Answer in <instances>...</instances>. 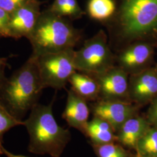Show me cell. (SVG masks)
<instances>
[{
  "label": "cell",
  "instance_id": "cell-18",
  "mask_svg": "<svg viewBox=\"0 0 157 157\" xmlns=\"http://www.w3.org/2000/svg\"><path fill=\"white\" fill-rule=\"evenodd\" d=\"M93 148L98 157H135L131 151L117 142L104 144H93Z\"/></svg>",
  "mask_w": 157,
  "mask_h": 157
},
{
  "label": "cell",
  "instance_id": "cell-24",
  "mask_svg": "<svg viewBox=\"0 0 157 157\" xmlns=\"http://www.w3.org/2000/svg\"><path fill=\"white\" fill-rule=\"evenodd\" d=\"M67 0H55L50 11L58 16L64 17V12Z\"/></svg>",
  "mask_w": 157,
  "mask_h": 157
},
{
  "label": "cell",
  "instance_id": "cell-19",
  "mask_svg": "<svg viewBox=\"0 0 157 157\" xmlns=\"http://www.w3.org/2000/svg\"><path fill=\"white\" fill-rule=\"evenodd\" d=\"M19 125H23V121L15 118L0 104V144H2L4 136L6 132Z\"/></svg>",
  "mask_w": 157,
  "mask_h": 157
},
{
  "label": "cell",
  "instance_id": "cell-7",
  "mask_svg": "<svg viewBox=\"0 0 157 157\" xmlns=\"http://www.w3.org/2000/svg\"><path fill=\"white\" fill-rule=\"evenodd\" d=\"M90 76L95 78L99 86L98 100L130 102L129 75L121 67L113 66L102 73Z\"/></svg>",
  "mask_w": 157,
  "mask_h": 157
},
{
  "label": "cell",
  "instance_id": "cell-11",
  "mask_svg": "<svg viewBox=\"0 0 157 157\" xmlns=\"http://www.w3.org/2000/svg\"><path fill=\"white\" fill-rule=\"evenodd\" d=\"M153 49L149 44L135 41L122 51L119 54L117 62L119 67L129 75L146 69L144 67L151 58Z\"/></svg>",
  "mask_w": 157,
  "mask_h": 157
},
{
  "label": "cell",
  "instance_id": "cell-21",
  "mask_svg": "<svg viewBox=\"0 0 157 157\" xmlns=\"http://www.w3.org/2000/svg\"><path fill=\"white\" fill-rule=\"evenodd\" d=\"M10 14L0 8V38L10 37L9 22Z\"/></svg>",
  "mask_w": 157,
  "mask_h": 157
},
{
  "label": "cell",
  "instance_id": "cell-27",
  "mask_svg": "<svg viewBox=\"0 0 157 157\" xmlns=\"http://www.w3.org/2000/svg\"><path fill=\"white\" fill-rule=\"evenodd\" d=\"M2 155V152L1 151V150H0V157Z\"/></svg>",
  "mask_w": 157,
  "mask_h": 157
},
{
  "label": "cell",
  "instance_id": "cell-6",
  "mask_svg": "<svg viewBox=\"0 0 157 157\" xmlns=\"http://www.w3.org/2000/svg\"><path fill=\"white\" fill-rule=\"evenodd\" d=\"M75 51L69 49L34 57L44 89L60 90L65 87L71 76L77 71L74 64Z\"/></svg>",
  "mask_w": 157,
  "mask_h": 157
},
{
  "label": "cell",
  "instance_id": "cell-3",
  "mask_svg": "<svg viewBox=\"0 0 157 157\" xmlns=\"http://www.w3.org/2000/svg\"><path fill=\"white\" fill-rule=\"evenodd\" d=\"M32 47L31 56L74 49L80 39L79 31L63 17L50 11L40 13L27 38Z\"/></svg>",
  "mask_w": 157,
  "mask_h": 157
},
{
  "label": "cell",
  "instance_id": "cell-8",
  "mask_svg": "<svg viewBox=\"0 0 157 157\" xmlns=\"http://www.w3.org/2000/svg\"><path fill=\"white\" fill-rule=\"evenodd\" d=\"M139 106L128 101L98 100L91 106L94 117L111 124L117 133L125 122L138 115Z\"/></svg>",
  "mask_w": 157,
  "mask_h": 157
},
{
  "label": "cell",
  "instance_id": "cell-17",
  "mask_svg": "<svg viewBox=\"0 0 157 157\" xmlns=\"http://www.w3.org/2000/svg\"><path fill=\"white\" fill-rule=\"evenodd\" d=\"M115 10V6L112 0H90L88 4L90 17L100 21L112 17Z\"/></svg>",
  "mask_w": 157,
  "mask_h": 157
},
{
  "label": "cell",
  "instance_id": "cell-1",
  "mask_svg": "<svg viewBox=\"0 0 157 157\" xmlns=\"http://www.w3.org/2000/svg\"><path fill=\"white\" fill-rule=\"evenodd\" d=\"M43 89L36 59L30 56L23 66L6 79L0 89V104L12 116L22 121L38 104Z\"/></svg>",
  "mask_w": 157,
  "mask_h": 157
},
{
  "label": "cell",
  "instance_id": "cell-14",
  "mask_svg": "<svg viewBox=\"0 0 157 157\" xmlns=\"http://www.w3.org/2000/svg\"><path fill=\"white\" fill-rule=\"evenodd\" d=\"M84 134L90 139L92 144L100 145L117 142V133L111 124L97 117L89 121Z\"/></svg>",
  "mask_w": 157,
  "mask_h": 157
},
{
  "label": "cell",
  "instance_id": "cell-16",
  "mask_svg": "<svg viewBox=\"0 0 157 157\" xmlns=\"http://www.w3.org/2000/svg\"><path fill=\"white\" fill-rule=\"evenodd\" d=\"M136 156L157 157V128H150L137 143Z\"/></svg>",
  "mask_w": 157,
  "mask_h": 157
},
{
  "label": "cell",
  "instance_id": "cell-5",
  "mask_svg": "<svg viewBox=\"0 0 157 157\" xmlns=\"http://www.w3.org/2000/svg\"><path fill=\"white\" fill-rule=\"evenodd\" d=\"M115 58L108 44L105 32L100 30L83 45L75 51L74 64L77 71L93 76L113 67Z\"/></svg>",
  "mask_w": 157,
  "mask_h": 157
},
{
  "label": "cell",
  "instance_id": "cell-13",
  "mask_svg": "<svg viewBox=\"0 0 157 157\" xmlns=\"http://www.w3.org/2000/svg\"><path fill=\"white\" fill-rule=\"evenodd\" d=\"M150 128L147 119L137 115L125 122L118 130L117 143L130 151H135L138 141Z\"/></svg>",
  "mask_w": 157,
  "mask_h": 157
},
{
  "label": "cell",
  "instance_id": "cell-10",
  "mask_svg": "<svg viewBox=\"0 0 157 157\" xmlns=\"http://www.w3.org/2000/svg\"><path fill=\"white\" fill-rule=\"evenodd\" d=\"M39 6L36 0H32L10 14L9 36L15 39L28 38L39 19Z\"/></svg>",
  "mask_w": 157,
  "mask_h": 157
},
{
  "label": "cell",
  "instance_id": "cell-12",
  "mask_svg": "<svg viewBox=\"0 0 157 157\" xmlns=\"http://www.w3.org/2000/svg\"><path fill=\"white\" fill-rule=\"evenodd\" d=\"M89 114L90 109L87 101L72 89L67 90V103L62 115L67 124L84 133Z\"/></svg>",
  "mask_w": 157,
  "mask_h": 157
},
{
  "label": "cell",
  "instance_id": "cell-4",
  "mask_svg": "<svg viewBox=\"0 0 157 157\" xmlns=\"http://www.w3.org/2000/svg\"><path fill=\"white\" fill-rule=\"evenodd\" d=\"M119 40L130 44L157 30V0H123L115 25Z\"/></svg>",
  "mask_w": 157,
  "mask_h": 157
},
{
  "label": "cell",
  "instance_id": "cell-22",
  "mask_svg": "<svg viewBox=\"0 0 157 157\" xmlns=\"http://www.w3.org/2000/svg\"><path fill=\"white\" fill-rule=\"evenodd\" d=\"M81 11L76 0H67L64 12V17L76 18L80 16Z\"/></svg>",
  "mask_w": 157,
  "mask_h": 157
},
{
  "label": "cell",
  "instance_id": "cell-9",
  "mask_svg": "<svg viewBox=\"0 0 157 157\" xmlns=\"http://www.w3.org/2000/svg\"><path fill=\"white\" fill-rule=\"evenodd\" d=\"M157 97L156 70L146 69L129 75V100L139 106L151 102Z\"/></svg>",
  "mask_w": 157,
  "mask_h": 157
},
{
  "label": "cell",
  "instance_id": "cell-15",
  "mask_svg": "<svg viewBox=\"0 0 157 157\" xmlns=\"http://www.w3.org/2000/svg\"><path fill=\"white\" fill-rule=\"evenodd\" d=\"M71 89L86 101L99 98V86L95 78L86 73L76 71L69 80Z\"/></svg>",
  "mask_w": 157,
  "mask_h": 157
},
{
  "label": "cell",
  "instance_id": "cell-28",
  "mask_svg": "<svg viewBox=\"0 0 157 157\" xmlns=\"http://www.w3.org/2000/svg\"><path fill=\"white\" fill-rule=\"evenodd\" d=\"M155 70H156V72H157V68H156V69H155Z\"/></svg>",
  "mask_w": 157,
  "mask_h": 157
},
{
  "label": "cell",
  "instance_id": "cell-26",
  "mask_svg": "<svg viewBox=\"0 0 157 157\" xmlns=\"http://www.w3.org/2000/svg\"><path fill=\"white\" fill-rule=\"evenodd\" d=\"M0 150L2 152V154L5 155L6 157H29L23 155H19V154H14L11 152L8 151L6 148L2 146V144H0Z\"/></svg>",
  "mask_w": 157,
  "mask_h": 157
},
{
  "label": "cell",
  "instance_id": "cell-25",
  "mask_svg": "<svg viewBox=\"0 0 157 157\" xmlns=\"http://www.w3.org/2000/svg\"><path fill=\"white\" fill-rule=\"evenodd\" d=\"M6 60V58H0V89L6 79L5 76V69L8 65Z\"/></svg>",
  "mask_w": 157,
  "mask_h": 157
},
{
  "label": "cell",
  "instance_id": "cell-29",
  "mask_svg": "<svg viewBox=\"0 0 157 157\" xmlns=\"http://www.w3.org/2000/svg\"></svg>",
  "mask_w": 157,
  "mask_h": 157
},
{
  "label": "cell",
  "instance_id": "cell-2",
  "mask_svg": "<svg viewBox=\"0 0 157 157\" xmlns=\"http://www.w3.org/2000/svg\"><path fill=\"white\" fill-rule=\"evenodd\" d=\"M55 98L47 105L37 104L23 121L30 136L29 151L34 154H48L60 157L71 139L68 129L61 127L54 117L52 106Z\"/></svg>",
  "mask_w": 157,
  "mask_h": 157
},
{
  "label": "cell",
  "instance_id": "cell-23",
  "mask_svg": "<svg viewBox=\"0 0 157 157\" xmlns=\"http://www.w3.org/2000/svg\"><path fill=\"white\" fill-rule=\"evenodd\" d=\"M147 120L150 124L157 128V97L151 102L147 112Z\"/></svg>",
  "mask_w": 157,
  "mask_h": 157
},
{
  "label": "cell",
  "instance_id": "cell-20",
  "mask_svg": "<svg viewBox=\"0 0 157 157\" xmlns=\"http://www.w3.org/2000/svg\"><path fill=\"white\" fill-rule=\"evenodd\" d=\"M32 0H0V8L11 14Z\"/></svg>",
  "mask_w": 157,
  "mask_h": 157
}]
</instances>
